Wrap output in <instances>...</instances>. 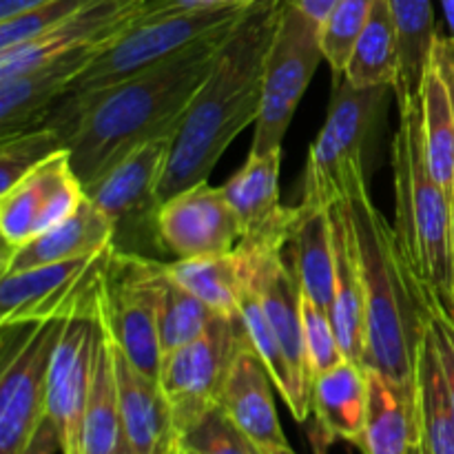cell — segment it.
Wrapping results in <instances>:
<instances>
[{"label": "cell", "instance_id": "1", "mask_svg": "<svg viewBox=\"0 0 454 454\" xmlns=\"http://www.w3.org/2000/svg\"><path fill=\"white\" fill-rule=\"evenodd\" d=\"M235 27L215 31L177 56L109 87L69 115L67 151L84 186L145 142L177 131Z\"/></svg>", "mask_w": 454, "mask_h": 454}, {"label": "cell", "instance_id": "2", "mask_svg": "<svg viewBox=\"0 0 454 454\" xmlns=\"http://www.w3.org/2000/svg\"><path fill=\"white\" fill-rule=\"evenodd\" d=\"M288 0H255L226 38L215 67L186 109L164 171L162 202L207 182L215 164L262 111L264 65Z\"/></svg>", "mask_w": 454, "mask_h": 454}, {"label": "cell", "instance_id": "3", "mask_svg": "<svg viewBox=\"0 0 454 454\" xmlns=\"http://www.w3.org/2000/svg\"><path fill=\"white\" fill-rule=\"evenodd\" d=\"M346 204L357 242L366 304L364 368L412 390L419 346L439 306L408 264L395 226L377 208L366 173L353 180Z\"/></svg>", "mask_w": 454, "mask_h": 454}, {"label": "cell", "instance_id": "4", "mask_svg": "<svg viewBox=\"0 0 454 454\" xmlns=\"http://www.w3.org/2000/svg\"><path fill=\"white\" fill-rule=\"evenodd\" d=\"M393 137L395 235L408 264L439 306L452 317L454 200L430 173L421 131V100L402 102Z\"/></svg>", "mask_w": 454, "mask_h": 454}, {"label": "cell", "instance_id": "5", "mask_svg": "<svg viewBox=\"0 0 454 454\" xmlns=\"http://www.w3.org/2000/svg\"><path fill=\"white\" fill-rule=\"evenodd\" d=\"M251 4L244 7H198L173 12L167 0H153L145 20L106 44L74 80L65 96L56 102L43 122L56 127L62 136L65 122L78 106L98 93L124 82L168 58L177 56L198 40L215 31L233 27L247 16Z\"/></svg>", "mask_w": 454, "mask_h": 454}, {"label": "cell", "instance_id": "6", "mask_svg": "<svg viewBox=\"0 0 454 454\" xmlns=\"http://www.w3.org/2000/svg\"><path fill=\"white\" fill-rule=\"evenodd\" d=\"M333 82L335 93L324 127L309 149L301 186V207L317 211H331V207L348 198L353 180L364 173V146L377 111L393 91L390 87L359 89L346 78Z\"/></svg>", "mask_w": 454, "mask_h": 454}, {"label": "cell", "instance_id": "7", "mask_svg": "<svg viewBox=\"0 0 454 454\" xmlns=\"http://www.w3.org/2000/svg\"><path fill=\"white\" fill-rule=\"evenodd\" d=\"M160 275V262L115 248L98 297V319L106 335L137 371L155 381L164 355L158 331Z\"/></svg>", "mask_w": 454, "mask_h": 454}, {"label": "cell", "instance_id": "8", "mask_svg": "<svg viewBox=\"0 0 454 454\" xmlns=\"http://www.w3.org/2000/svg\"><path fill=\"white\" fill-rule=\"evenodd\" d=\"M247 341L242 319L215 315L198 340L162 355L158 384L171 406L177 439L215 411L226 377Z\"/></svg>", "mask_w": 454, "mask_h": 454}, {"label": "cell", "instance_id": "9", "mask_svg": "<svg viewBox=\"0 0 454 454\" xmlns=\"http://www.w3.org/2000/svg\"><path fill=\"white\" fill-rule=\"evenodd\" d=\"M324 60L319 25L288 0L264 65L262 111L253 133V153L284 146L297 106Z\"/></svg>", "mask_w": 454, "mask_h": 454}, {"label": "cell", "instance_id": "10", "mask_svg": "<svg viewBox=\"0 0 454 454\" xmlns=\"http://www.w3.org/2000/svg\"><path fill=\"white\" fill-rule=\"evenodd\" d=\"M67 317L27 324L4 340L0 372V454H20L47 417V377Z\"/></svg>", "mask_w": 454, "mask_h": 454}, {"label": "cell", "instance_id": "11", "mask_svg": "<svg viewBox=\"0 0 454 454\" xmlns=\"http://www.w3.org/2000/svg\"><path fill=\"white\" fill-rule=\"evenodd\" d=\"M114 251L111 244L75 260L0 278V324L20 326L96 309L102 273Z\"/></svg>", "mask_w": 454, "mask_h": 454}, {"label": "cell", "instance_id": "12", "mask_svg": "<svg viewBox=\"0 0 454 454\" xmlns=\"http://www.w3.org/2000/svg\"><path fill=\"white\" fill-rule=\"evenodd\" d=\"M100 319L98 306L65 319L47 377V417L60 437L62 454H80L84 411L96 368Z\"/></svg>", "mask_w": 454, "mask_h": 454}, {"label": "cell", "instance_id": "13", "mask_svg": "<svg viewBox=\"0 0 454 454\" xmlns=\"http://www.w3.org/2000/svg\"><path fill=\"white\" fill-rule=\"evenodd\" d=\"M84 200L87 191L71 167L69 151H56L18 184L0 193V233L4 248L20 247L69 220Z\"/></svg>", "mask_w": 454, "mask_h": 454}, {"label": "cell", "instance_id": "14", "mask_svg": "<svg viewBox=\"0 0 454 454\" xmlns=\"http://www.w3.org/2000/svg\"><path fill=\"white\" fill-rule=\"evenodd\" d=\"M176 131L164 133L133 149L127 158L109 168L102 177L84 186L87 198L122 229H151L158 235V213L162 207L164 171L171 155ZM160 239V238H158Z\"/></svg>", "mask_w": 454, "mask_h": 454}, {"label": "cell", "instance_id": "15", "mask_svg": "<svg viewBox=\"0 0 454 454\" xmlns=\"http://www.w3.org/2000/svg\"><path fill=\"white\" fill-rule=\"evenodd\" d=\"M153 0H98L38 38L0 51V80L82 49H105L145 20Z\"/></svg>", "mask_w": 454, "mask_h": 454}, {"label": "cell", "instance_id": "16", "mask_svg": "<svg viewBox=\"0 0 454 454\" xmlns=\"http://www.w3.org/2000/svg\"><path fill=\"white\" fill-rule=\"evenodd\" d=\"M158 238L176 260H193L233 251L242 231L224 189L207 180L164 200L158 213Z\"/></svg>", "mask_w": 454, "mask_h": 454}, {"label": "cell", "instance_id": "17", "mask_svg": "<svg viewBox=\"0 0 454 454\" xmlns=\"http://www.w3.org/2000/svg\"><path fill=\"white\" fill-rule=\"evenodd\" d=\"M282 151L284 146L264 153L248 151L244 167L222 186L239 222V244L255 248L288 244L297 207L286 208L279 204Z\"/></svg>", "mask_w": 454, "mask_h": 454}, {"label": "cell", "instance_id": "18", "mask_svg": "<svg viewBox=\"0 0 454 454\" xmlns=\"http://www.w3.org/2000/svg\"><path fill=\"white\" fill-rule=\"evenodd\" d=\"M100 53L82 49L0 80V140L35 127L69 89L71 80Z\"/></svg>", "mask_w": 454, "mask_h": 454}, {"label": "cell", "instance_id": "19", "mask_svg": "<svg viewBox=\"0 0 454 454\" xmlns=\"http://www.w3.org/2000/svg\"><path fill=\"white\" fill-rule=\"evenodd\" d=\"M273 390L275 384L264 362L247 341L226 377L217 408L260 450L288 443L279 424Z\"/></svg>", "mask_w": 454, "mask_h": 454}, {"label": "cell", "instance_id": "20", "mask_svg": "<svg viewBox=\"0 0 454 454\" xmlns=\"http://www.w3.org/2000/svg\"><path fill=\"white\" fill-rule=\"evenodd\" d=\"M111 340V337H109ZM114 346V368L124 430L136 454H173L177 439L173 412L155 380L137 371L122 350Z\"/></svg>", "mask_w": 454, "mask_h": 454}, {"label": "cell", "instance_id": "21", "mask_svg": "<svg viewBox=\"0 0 454 454\" xmlns=\"http://www.w3.org/2000/svg\"><path fill=\"white\" fill-rule=\"evenodd\" d=\"M333 244H335V293L328 315L346 359L364 366L366 353V304H364L362 264L346 200L331 207Z\"/></svg>", "mask_w": 454, "mask_h": 454}, {"label": "cell", "instance_id": "22", "mask_svg": "<svg viewBox=\"0 0 454 454\" xmlns=\"http://www.w3.org/2000/svg\"><path fill=\"white\" fill-rule=\"evenodd\" d=\"M111 244H115V224L87 198L69 220L35 235L20 247L3 248L0 278L35 266L75 260Z\"/></svg>", "mask_w": 454, "mask_h": 454}, {"label": "cell", "instance_id": "23", "mask_svg": "<svg viewBox=\"0 0 454 454\" xmlns=\"http://www.w3.org/2000/svg\"><path fill=\"white\" fill-rule=\"evenodd\" d=\"M162 266L168 278L189 288L213 313L233 319L239 317L244 295L255 279L257 253L238 244L220 255L176 260Z\"/></svg>", "mask_w": 454, "mask_h": 454}, {"label": "cell", "instance_id": "24", "mask_svg": "<svg viewBox=\"0 0 454 454\" xmlns=\"http://www.w3.org/2000/svg\"><path fill=\"white\" fill-rule=\"evenodd\" d=\"M310 406L328 439H344L357 446L368 411L366 368L344 359L335 368L315 377Z\"/></svg>", "mask_w": 454, "mask_h": 454}, {"label": "cell", "instance_id": "25", "mask_svg": "<svg viewBox=\"0 0 454 454\" xmlns=\"http://www.w3.org/2000/svg\"><path fill=\"white\" fill-rule=\"evenodd\" d=\"M286 251L300 279L301 293L322 309H331L335 293V244L331 211L297 207L295 224L288 235Z\"/></svg>", "mask_w": 454, "mask_h": 454}, {"label": "cell", "instance_id": "26", "mask_svg": "<svg viewBox=\"0 0 454 454\" xmlns=\"http://www.w3.org/2000/svg\"><path fill=\"white\" fill-rule=\"evenodd\" d=\"M80 454H136L124 430L114 368V346L100 324L91 393L80 437Z\"/></svg>", "mask_w": 454, "mask_h": 454}, {"label": "cell", "instance_id": "27", "mask_svg": "<svg viewBox=\"0 0 454 454\" xmlns=\"http://www.w3.org/2000/svg\"><path fill=\"white\" fill-rule=\"evenodd\" d=\"M368 372V411L357 448L362 454H408L415 437V388Z\"/></svg>", "mask_w": 454, "mask_h": 454}, {"label": "cell", "instance_id": "28", "mask_svg": "<svg viewBox=\"0 0 454 454\" xmlns=\"http://www.w3.org/2000/svg\"><path fill=\"white\" fill-rule=\"evenodd\" d=\"M390 12L399 43V74L393 91L397 105H402L419 98L439 29L433 0H390Z\"/></svg>", "mask_w": 454, "mask_h": 454}, {"label": "cell", "instance_id": "29", "mask_svg": "<svg viewBox=\"0 0 454 454\" xmlns=\"http://www.w3.org/2000/svg\"><path fill=\"white\" fill-rule=\"evenodd\" d=\"M239 319H242V326L247 331L248 344L253 346L257 357L264 362L266 371H269L270 380L275 384V390L282 395L293 419L300 421V424H306L310 412H313V406H310V390L297 380L295 371H293L291 362H288L286 353H284L282 344H279L278 335H275L273 326H270L269 317H266L260 293L255 288V279H253L251 288L244 295L242 309H239Z\"/></svg>", "mask_w": 454, "mask_h": 454}, {"label": "cell", "instance_id": "30", "mask_svg": "<svg viewBox=\"0 0 454 454\" xmlns=\"http://www.w3.org/2000/svg\"><path fill=\"white\" fill-rule=\"evenodd\" d=\"M399 74V43L390 0H375L371 18L355 43L341 78L359 89H395Z\"/></svg>", "mask_w": 454, "mask_h": 454}, {"label": "cell", "instance_id": "31", "mask_svg": "<svg viewBox=\"0 0 454 454\" xmlns=\"http://www.w3.org/2000/svg\"><path fill=\"white\" fill-rule=\"evenodd\" d=\"M415 417L430 452L454 454V406L430 328L417 355Z\"/></svg>", "mask_w": 454, "mask_h": 454}, {"label": "cell", "instance_id": "32", "mask_svg": "<svg viewBox=\"0 0 454 454\" xmlns=\"http://www.w3.org/2000/svg\"><path fill=\"white\" fill-rule=\"evenodd\" d=\"M419 100L426 162L434 180L454 200V114L450 91L434 60L424 74Z\"/></svg>", "mask_w": 454, "mask_h": 454}, {"label": "cell", "instance_id": "33", "mask_svg": "<svg viewBox=\"0 0 454 454\" xmlns=\"http://www.w3.org/2000/svg\"><path fill=\"white\" fill-rule=\"evenodd\" d=\"M213 319L215 313L189 288L168 278L162 266L158 284V331L162 353H171L198 340Z\"/></svg>", "mask_w": 454, "mask_h": 454}, {"label": "cell", "instance_id": "34", "mask_svg": "<svg viewBox=\"0 0 454 454\" xmlns=\"http://www.w3.org/2000/svg\"><path fill=\"white\" fill-rule=\"evenodd\" d=\"M67 149V140L51 124H35L18 136L0 140V193L29 176L40 162L56 151Z\"/></svg>", "mask_w": 454, "mask_h": 454}, {"label": "cell", "instance_id": "35", "mask_svg": "<svg viewBox=\"0 0 454 454\" xmlns=\"http://www.w3.org/2000/svg\"><path fill=\"white\" fill-rule=\"evenodd\" d=\"M372 4L375 0H340L319 27L324 62L331 67L333 80L344 75L346 62L371 18Z\"/></svg>", "mask_w": 454, "mask_h": 454}, {"label": "cell", "instance_id": "36", "mask_svg": "<svg viewBox=\"0 0 454 454\" xmlns=\"http://www.w3.org/2000/svg\"><path fill=\"white\" fill-rule=\"evenodd\" d=\"M301 326H304L306 362H309L313 380L344 362L346 355L341 350L340 340H337L331 315L326 309L309 300L304 293H301Z\"/></svg>", "mask_w": 454, "mask_h": 454}, {"label": "cell", "instance_id": "37", "mask_svg": "<svg viewBox=\"0 0 454 454\" xmlns=\"http://www.w3.org/2000/svg\"><path fill=\"white\" fill-rule=\"evenodd\" d=\"M180 446L193 454H251V442L226 419L220 408L208 412L186 437H182Z\"/></svg>", "mask_w": 454, "mask_h": 454}, {"label": "cell", "instance_id": "38", "mask_svg": "<svg viewBox=\"0 0 454 454\" xmlns=\"http://www.w3.org/2000/svg\"><path fill=\"white\" fill-rule=\"evenodd\" d=\"M430 333H433L439 366H442L443 380H446L448 386V395H450L454 406V322L443 310H434Z\"/></svg>", "mask_w": 454, "mask_h": 454}, {"label": "cell", "instance_id": "39", "mask_svg": "<svg viewBox=\"0 0 454 454\" xmlns=\"http://www.w3.org/2000/svg\"><path fill=\"white\" fill-rule=\"evenodd\" d=\"M433 60L437 62L439 71H442L443 80H446L448 91H450L452 114H454V35L452 34H442V31H439L437 38H434Z\"/></svg>", "mask_w": 454, "mask_h": 454}, {"label": "cell", "instance_id": "40", "mask_svg": "<svg viewBox=\"0 0 454 454\" xmlns=\"http://www.w3.org/2000/svg\"><path fill=\"white\" fill-rule=\"evenodd\" d=\"M62 452L60 437H58V430L53 426V421L49 417H44L43 424L38 426V430L34 433V437L29 439V443L25 446V450L20 454H58Z\"/></svg>", "mask_w": 454, "mask_h": 454}, {"label": "cell", "instance_id": "41", "mask_svg": "<svg viewBox=\"0 0 454 454\" xmlns=\"http://www.w3.org/2000/svg\"><path fill=\"white\" fill-rule=\"evenodd\" d=\"M291 3L295 4L309 20H313L315 25L322 27V22L326 20L328 13L335 9V4L340 3V0H291Z\"/></svg>", "mask_w": 454, "mask_h": 454}, {"label": "cell", "instance_id": "42", "mask_svg": "<svg viewBox=\"0 0 454 454\" xmlns=\"http://www.w3.org/2000/svg\"><path fill=\"white\" fill-rule=\"evenodd\" d=\"M47 3H51V0H0V22L31 12L35 7H43Z\"/></svg>", "mask_w": 454, "mask_h": 454}, {"label": "cell", "instance_id": "43", "mask_svg": "<svg viewBox=\"0 0 454 454\" xmlns=\"http://www.w3.org/2000/svg\"><path fill=\"white\" fill-rule=\"evenodd\" d=\"M415 421H417V417H415ZM408 454H433V452H430L428 443H426L424 433H421L419 424H417V428H415V437H412L411 448H408Z\"/></svg>", "mask_w": 454, "mask_h": 454}, {"label": "cell", "instance_id": "44", "mask_svg": "<svg viewBox=\"0 0 454 454\" xmlns=\"http://www.w3.org/2000/svg\"><path fill=\"white\" fill-rule=\"evenodd\" d=\"M211 7H244V4H253L255 0H207Z\"/></svg>", "mask_w": 454, "mask_h": 454}, {"label": "cell", "instance_id": "45", "mask_svg": "<svg viewBox=\"0 0 454 454\" xmlns=\"http://www.w3.org/2000/svg\"><path fill=\"white\" fill-rule=\"evenodd\" d=\"M443 13H446V22L450 27V34L454 35V0H442Z\"/></svg>", "mask_w": 454, "mask_h": 454}, {"label": "cell", "instance_id": "46", "mask_svg": "<svg viewBox=\"0 0 454 454\" xmlns=\"http://www.w3.org/2000/svg\"><path fill=\"white\" fill-rule=\"evenodd\" d=\"M262 454H295V450H293L288 443H284V446H273V448H264L262 450Z\"/></svg>", "mask_w": 454, "mask_h": 454}, {"label": "cell", "instance_id": "47", "mask_svg": "<svg viewBox=\"0 0 454 454\" xmlns=\"http://www.w3.org/2000/svg\"><path fill=\"white\" fill-rule=\"evenodd\" d=\"M452 322H454V220H452Z\"/></svg>", "mask_w": 454, "mask_h": 454}, {"label": "cell", "instance_id": "48", "mask_svg": "<svg viewBox=\"0 0 454 454\" xmlns=\"http://www.w3.org/2000/svg\"><path fill=\"white\" fill-rule=\"evenodd\" d=\"M177 452H180V454H193L191 450H186L184 446H180V443H177Z\"/></svg>", "mask_w": 454, "mask_h": 454}, {"label": "cell", "instance_id": "49", "mask_svg": "<svg viewBox=\"0 0 454 454\" xmlns=\"http://www.w3.org/2000/svg\"><path fill=\"white\" fill-rule=\"evenodd\" d=\"M251 454H262V450H260V448L253 446V443H251Z\"/></svg>", "mask_w": 454, "mask_h": 454}, {"label": "cell", "instance_id": "50", "mask_svg": "<svg viewBox=\"0 0 454 454\" xmlns=\"http://www.w3.org/2000/svg\"><path fill=\"white\" fill-rule=\"evenodd\" d=\"M173 454H180V452H177V448H176V452H173Z\"/></svg>", "mask_w": 454, "mask_h": 454}]
</instances>
